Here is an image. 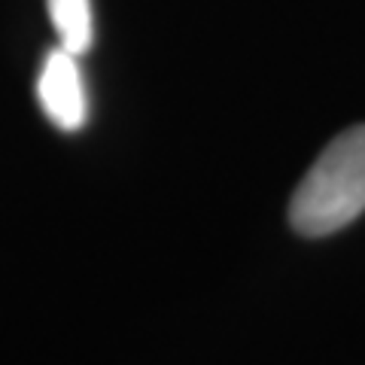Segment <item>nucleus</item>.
Here are the masks:
<instances>
[{
  "mask_svg": "<svg viewBox=\"0 0 365 365\" xmlns=\"http://www.w3.org/2000/svg\"><path fill=\"white\" fill-rule=\"evenodd\" d=\"M365 210V125L341 131L304 174L289 201V222L304 237L341 232Z\"/></svg>",
  "mask_w": 365,
  "mask_h": 365,
  "instance_id": "f257e3e1",
  "label": "nucleus"
},
{
  "mask_svg": "<svg viewBox=\"0 0 365 365\" xmlns=\"http://www.w3.org/2000/svg\"><path fill=\"white\" fill-rule=\"evenodd\" d=\"M37 95H40L43 113L61 131H79L86 125L88 104H86V86H83V73H79V61L76 55L61 49V46L46 55Z\"/></svg>",
  "mask_w": 365,
  "mask_h": 365,
  "instance_id": "f03ea898",
  "label": "nucleus"
},
{
  "mask_svg": "<svg viewBox=\"0 0 365 365\" xmlns=\"http://www.w3.org/2000/svg\"><path fill=\"white\" fill-rule=\"evenodd\" d=\"M49 19L58 31V46L71 55H86L95 40V19H91V0H46Z\"/></svg>",
  "mask_w": 365,
  "mask_h": 365,
  "instance_id": "7ed1b4c3",
  "label": "nucleus"
}]
</instances>
